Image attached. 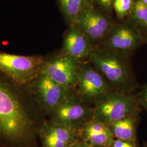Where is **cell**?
Returning a JSON list of instances; mask_svg holds the SVG:
<instances>
[{
  "label": "cell",
  "instance_id": "cell-1",
  "mask_svg": "<svg viewBox=\"0 0 147 147\" xmlns=\"http://www.w3.org/2000/svg\"><path fill=\"white\" fill-rule=\"evenodd\" d=\"M0 71V139L27 142L38 131L31 102L21 88Z\"/></svg>",
  "mask_w": 147,
  "mask_h": 147
},
{
  "label": "cell",
  "instance_id": "cell-2",
  "mask_svg": "<svg viewBox=\"0 0 147 147\" xmlns=\"http://www.w3.org/2000/svg\"><path fill=\"white\" fill-rule=\"evenodd\" d=\"M88 61L104 76L115 92L131 94L136 82L127 57L95 47Z\"/></svg>",
  "mask_w": 147,
  "mask_h": 147
},
{
  "label": "cell",
  "instance_id": "cell-3",
  "mask_svg": "<svg viewBox=\"0 0 147 147\" xmlns=\"http://www.w3.org/2000/svg\"><path fill=\"white\" fill-rule=\"evenodd\" d=\"M45 59L41 55H19L0 51V71L16 84L27 86L40 74Z\"/></svg>",
  "mask_w": 147,
  "mask_h": 147
},
{
  "label": "cell",
  "instance_id": "cell-4",
  "mask_svg": "<svg viewBox=\"0 0 147 147\" xmlns=\"http://www.w3.org/2000/svg\"><path fill=\"white\" fill-rule=\"evenodd\" d=\"M86 62L59 52L45 58L40 74L64 87L75 91L79 74Z\"/></svg>",
  "mask_w": 147,
  "mask_h": 147
},
{
  "label": "cell",
  "instance_id": "cell-5",
  "mask_svg": "<svg viewBox=\"0 0 147 147\" xmlns=\"http://www.w3.org/2000/svg\"><path fill=\"white\" fill-rule=\"evenodd\" d=\"M27 87L38 106L50 114L75 93V90L64 87L42 74Z\"/></svg>",
  "mask_w": 147,
  "mask_h": 147
},
{
  "label": "cell",
  "instance_id": "cell-6",
  "mask_svg": "<svg viewBox=\"0 0 147 147\" xmlns=\"http://www.w3.org/2000/svg\"><path fill=\"white\" fill-rule=\"evenodd\" d=\"M113 92L112 87L104 76L86 61L79 74L76 94L85 103L94 106Z\"/></svg>",
  "mask_w": 147,
  "mask_h": 147
},
{
  "label": "cell",
  "instance_id": "cell-7",
  "mask_svg": "<svg viewBox=\"0 0 147 147\" xmlns=\"http://www.w3.org/2000/svg\"><path fill=\"white\" fill-rule=\"evenodd\" d=\"M139 104L136 96L131 94H123L114 91L93 107L95 117L108 124L136 114Z\"/></svg>",
  "mask_w": 147,
  "mask_h": 147
},
{
  "label": "cell",
  "instance_id": "cell-8",
  "mask_svg": "<svg viewBox=\"0 0 147 147\" xmlns=\"http://www.w3.org/2000/svg\"><path fill=\"white\" fill-rule=\"evenodd\" d=\"M143 42L141 32L128 22H114L107 36L96 47L129 57Z\"/></svg>",
  "mask_w": 147,
  "mask_h": 147
},
{
  "label": "cell",
  "instance_id": "cell-9",
  "mask_svg": "<svg viewBox=\"0 0 147 147\" xmlns=\"http://www.w3.org/2000/svg\"><path fill=\"white\" fill-rule=\"evenodd\" d=\"M51 115L53 123L78 130L95 117L93 107L85 103L76 93L64 101Z\"/></svg>",
  "mask_w": 147,
  "mask_h": 147
},
{
  "label": "cell",
  "instance_id": "cell-10",
  "mask_svg": "<svg viewBox=\"0 0 147 147\" xmlns=\"http://www.w3.org/2000/svg\"><path fill=\"white\" fill-rule=\"evenodd\" d=\"M114 22L110 14L93 3L81 14L76 25L96 47L107 36Z\"/></svg>",
  "mask_w": 147,
  "mask_h": 147
},
{
  "label": "cell",
  "instance_id": "cell-11",
  "mask_svg": "<svg viewBox=\"0 0 147 147\" xmlns=\"http://www.w3.org/2000/svg\"><path fill=\"white\" fill-rule=\"evenodd\" d=\"M38 134L41 147H70L80 139L78 130L56 124L51 121L42 123Z\"/></svg>",
  "mask_w": 147,
  "mask_h": 147
},
{
  "label": "cell",
  "instance_id": "cell-12",
  "mask_svg": "<svg viewBox=\"0 0 147 147\" xmlns=\"http://www.w3.org/2000/svg\"><path fill=\"white\" fill-rule=\"evenodd\" d=\"M95 47L75 24L65 33L61 53L83 61H88Z\"/></svg>",
  "mask_w": 147,
  "mask_h": 147
},
{
  "label": "cell",
  "instance_id": "cell-13",
  "mask_svg": "<svg viewBox=\"0 0 147 147\" xmlns=\"http://www.w3.org/2000/svg\"><path fill=\"white\" fill-rule=\"evenodd\" d=\"M80 140L90 147H110L115 138L105 123L94 117L79 130Z\"/></svg>",
  "mask_w": 147,
  "mask_h": 147
},
{
  "label": "cell",
  "instance_id": "cell-14",
  "mask_svg": "<svg viewBox=\"0 0 147 147\" xmlns=\"http://www.w3.org/2000/svg\"><path fill=\"white\" fill-rule=\"evenodd\" d=\"M137 114L129 115L106 124L115 139L136 143Z\"/></svg>",
  "mask_w": 147,
  "mask_h": 147
},
{
  "label": "cell",
  "instance_id": "cell-15",
  "mask_svg": "<svg viewBox=\"0 0 147 147\" xmlns=\"http://www.w3.org/2000/svg\"><path fill=\"white\" fill-rule=\"evenodd\" d=\"M59 9L69 26L75 25L81 14L90 5L93 0H57Z\"/></svg>",
  "mask_w": 147,
  "mask_h": 147
},
{
  "label": "cell",
  "instance_id": "cell-16",
  "mask_svg": "<svg viewBox=\"0 0 147 147\" xmlns=\"http://www.w3.org/2000/svg\"><path fill=\"white\" fill-rule=\"evenodd\" d=\"M127 22L141 32H147V5L140 0H136Z\"/></svg>",
  "mask_w": 147,
  "mask_h": 147
},
{
  "label": "cell",
  "instance_id": "cell-17",
  "mask_svg": "<svg viewBox=\"0 0 147 147\" xmlns=\"http://www.w3.org/2000/svg\"><path fill=\"white\" fill-rule=\"evenodd\" d=\"M136 0H114L112 9L115 11L117 18L119 21H123L131 13Z\"/></svg>",
  "mask_w": 147,
  "mask_h": 147
},
{
  "label": "cell",
  "instance_id": "cell-18",
  "mask_svg": "<svg viewBox=\"0 0 147 147\" xmlns=\"http://www.w3.org/2000/svg\"><path fill=\"white\" fill-rule=\"evenodd\" d=\"M95 5L106 13L111 14L113 11L112 5L114 0H93Z\"/></svg>",
  "mask_w": 147,
  "mask_h": 147
},
{
  "label": "cell",
  "instance_id": "cell-19",
  "mask_svg": "<svg viewBox=\"0 0 147 147\" xmlns=\"http://www.w3.org/2000/svg\"><path fill=\"white\" fill-rule=\"evenodd\" d=\"M136 98L138 103L147 110V85L142 88Z\"/></svg>",
  "mask_w": 147,
  "mask_h": 147
},
{
  "label": "cell",
  "instance_id": "cell-20",
  "mask_svg": "<svg viewBox=\"0 0 147 147\" xmlns=\"http://www.w3.org/2000/svg\"><path fill=\"white\" fill-rule=\"evenodd\" d=\"M110 147H138L136 143L115 139Z\"/></svg>",
  "mask_w": 147,
  "mask_h": 147
},
{
  "label": "cell",
  "instance_id": "cell-21",
  "mask_svg": "<svg viewBox=\"0 0 147 147\" xmlns=\"http://www.w3.org/2000/svg\"><path fill=\"white\" fill-rule=\"evenodd\" d=\"M70 147H90L89 146H88L87 144H86L84 142H83L82 140L80 139L78 141L75 143L74 144H73Z\"/></svg>",
  "mask_w": 147,
  "mask_h": 147
},
{
  "label": "cell",
  "instance_id": "cell-22",
  "mask_svg": "<svg viewBox=\"0 0 147 147\" xmlns=\"http://www.w3.org/2000/svg\"><path fill=\"white\" fill-rule=\"evenodd\" d=\"M143 4L147 5V0H140Z\"/></svg>",
  "mask_w": 147,
  "mask_h": 147
},
{
  "label": "cell",
  "instance_id": "cell-23",
  "mask_svg": "<svg viewBox=\"0 0 147 147\" xmlns=\"http://www.w3.org/2000/svg\"></svg>",
  "mask_w": 147,
  "mask_h": 147
}]
</instances>
